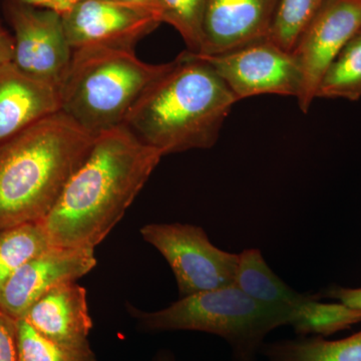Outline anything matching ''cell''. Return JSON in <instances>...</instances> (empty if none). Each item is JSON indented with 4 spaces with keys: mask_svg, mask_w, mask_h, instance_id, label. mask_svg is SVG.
Listing matches in <instances>:
<instances>
[{
    "mask_svg": "<svg viewBox=\"0 0 361 361\" xmlns=\"http://www.w3.org/2000/svg\"><path fill=\"white\" fill-rule=\"evenodd\" d=\"M161 158L123 125L96 135L56 205L40 221L51 245L96 248L122 220Z\"/></svg>",
    "mask_w": 361,
    "mask_h": 361,
    "instance_id": "6da1fadb",
    "label": "cell"
},
{
    "mask_svg": "<svg viewBox=\"0 0 361 361\" xmlns=\"http://www.w3.org/2000/svg\"><path fill=\"white\" fill-rule=\"evenodd\" d=\"M237 99L188 51L137 99L123 126L161 156L212 148Z\"/></svg>",
    "mask_w": 361,
    "mask_h": 361,
    "instance_id": "7a4b0ae2",
    "label": "cell"
},
{
    "mask_svg": "<svg viewBox=\"0 0 361 361\" xmlns=\"http://www.w3.org/2000/svg\"><path fill=\"white\" fill-rule=\"evenodd\" d=\"M94 140L59 111L0 144V230L44 220Z\"/></svg>",
    "mask_w": 361,
    "mask_h": 361,
    "instance_id": "3957f363",
    "label": "cell"
},
{
    "mask_svg": "<svg viewBox=\"0 0 361 361\" xmlns=\"http://www.w3.org/2000/svg\"><path fill=\"white\" fill-rule=\"evenodd\" d=\"M173 63H145L134 49H75L59 90L61 111L94 137L115 129L123 125L137 99Z\"/></svg>",
    "mask_w": 361,
    "mask_h": 361,
    "instance_id": "277c9868",
    "label": "cell"
},
{
    "mask_svg": "<svg viewBox=\"0 0 361 361\" xmlns=\"http://www.w3.org/2000/svg\"><path fill=\"white\" fill-rule=\"evenodd\" d=\"M127 310L148 331L190 330L219 336L229 344L235 361H255L265 337L278 327L290 325L283 312L259 302L236 284L180 297L153 312L130 303Z\"/></svg>",
    "mask_w": 361,
    "mask_h": 361,
    "instance_id": "5b68a950",
    "label": "cell"
},
{
    "mask_svg": "<svg viewBox=\"0 0 361 361\" xmlns=\"http://www.w3.org/2000/svg\"><path fill=\"white\" fill-rule=\"evenodd\" d=\"M240 255L235 284L259 302L281 311L299 336H329L361 322V312L341 302H320L319 295L299 293L271 270L259 249Z\"/></svg>",
    "mask_w": 361,
    "mask_h": 361,
    "instance_id": "8992f818",
    "label": "cell"
},
{
    "mask_svg": "<svg viewBox=\"0 0 361 361\" xmlns=\"http://www.w3.org/2000/svg\"><path fill=\"white\" fill-rule=\"evenodd\" d=\"M142 239L155 247L174 273L180 297L234 285L240 255L213 245L203 228L191 224H148Z\"/></svg>",
    "mask_w": 361,
    "mask_h": 361,
    "instance_id": "52a82bcc",
    "label": "cell"
},
{
    "mask_svg": "<svg viewBox=\"0 0 361 361\" xmlns=\"http://www.w3.org/2000/svg\"><path fill=\"white\" fill-rule=\"evenodd\" d=\"M208 63L237 101L262 94L298 97L302 78L292 52L268 39L214 56L194 54Z\"/></svg>",
    "mask_w": 361,
    "mask_h": 361,
    "instance_id": "ba28073f",
    "label": "cell"
},
{
    "mask_svg": "<svg viewBox=\"0 0 361 361\" xmlns=\"http://www.w3.org/2000/svg\"><path fill=\"white\" fill-rule=\"evenodd\" d=\"M8 18L14 32L11 63L28 77L59 90L73 51L61 14L13 0Z\"/></svg>",
    "mask_w": 361,
    "mask_h": 361,
    "instance_id": "9c48e42d",
    "label": "cell"
},
{
    "mask_svg": "<svg viewBox=\"0 0 361 361\" xmlns=\"http://www.w3.org/2000/svg\"><path fill=\"white\" fill-rule=\"evenodd\" d=\"M360 30L361 0H326L300 35L291 52L302 78L296 99L304 114L316 99L323 75Z\"/></svg>",
    "mask_w": 361,
    "mask_h": 361,
    "instance_id": "30bf717a",
    "label": "cell"
},
{
    "mask_svg": "<svg viewBox=\"0 0 361 361\" xmlns=\"http://www.w3.org/2000/svg\"><path fill=\"white\" fill-rule=\"evenodd\" d=\"M61 16L73 51L90 47L134 49L161 23L149 9L115 0H85Z\"/></svg>",
    "mask_w": 361,
    "mask_h": 361,
    "instance_id": "8fae6325",
    "label": "cell"
},
{
    "mask_svg": "<svg viewBox=\"0 0 361 361\" xmlns=\"http://www.w3.org/2000/svg\"><path fill=\"white\" fill-rule=\"evenodd\" d=\"M96 266L94 249L52 246L9 278L0 292V310L20 319L47 292L77 281Z\"/></svg>",
    "mask_w": 361,
    "mask_h": 361,
    "instance_id": "7c38bea8",
    "label": "cell"
},
{
    "mask_svg": "<svg viewBox=\"0 0 361 361\" xmlns=\"http://www.w3.org/2000/svg\"><path fill=\"white\" fill-rule=\"evenodd\" d=\"M279 0H207L200 54L214 56L268 39Z\"/></svg>",
    "mask_w": 361,
    "mask_h": 361,
    "instance_id": "4fadbf2b",
    "label": "cell"
},
{
    "mask_svg": "<svg viewBox=\"0 0 361 361\" xmlns=\"http://www.w3.org/2000/svg\"><path fill=\"white\" fill-rule=\"evenodd\" d=\"M23 318L42 336L63 348L94 353L89 341L92 320L87 290L77 282L59 285L47 292Z\"/></svg>",
    "mask_w": 361,
    "mask_h": 361,
    "instance_id": "5bb4252c",
    "label": "cell"
},
{
    "mask_svg": "<svg viewBox=\"0 0 361 361\" xmlns=\"http://www.w3.org/2000/svg\"><path fill=\"white\" fill-rule=\"evenodd\" d=\"M61 111L59 90L18 70L0 66V144Z\"/></svg>",
    "mask_w": 361,
    "mask_h": 361,
    "instance_id": "9a60e30c",
    "label": "cell"
},
{
    "mask_svg": "<svg viewBox=\"0 0 361 361\" xmlns=\"http://www.w3.org/2000/svg\"><path fill=\"white\" fill-rule=\"evenodd\" d=\"M261 353L269 361H361V330L339 341L313 336L264 343Z\"/></svg>",
    "mask_w": 361,
    "mask_h": 361,
    "instance_id": "2e32d148",
    "label": "cell"
},
{
    "mask_svg": "<svg viewBox=\"0 0 361 361\" xmlns=\"http://www.w3.org/2000/svg\"><path fill=\"white\" fill-rule=\"evenodd\" d=\"M52 247L40 222L0 230V292L21 266Z\"/></svg>",
    "mask_w": 361,
    "mask_h": 361,
    "instance_id": "e0dca14e",
    "label": "cell"
},
{
    "mask_svg": "<svg viewBox=\"0 0 361 361\" xmlns=\"http://www.w3.org/2000/svg\"><path fill=\"white\" fill-rule=\"evenodd\" d=\"M361 99V30L329 66L318 85L316 99Z\"/></svg>",
    "mask_w": 361,
    "mask_h": 361,
    "instance_id": "ac0fdd59",
    "label": "cell"
},
{
    "mask_svg": "<svg viewBox=\"0 0 361 361\" xmlns=\"http://www.w3.org/2000/svg\"><path fill=\"white\" fill-rule=\"evenodd\" d=\"M325 2L326 0H279L268 39L291 52Z\"/></svg>",
    "mask_w": 361,
    "mask_h": 361,
    "instance_id": "d6986e66",
    "label": "cell"
},
{
    "mask_svg": "<svg viewBox=\"0 0 361 361\" xmlns=\"http://www.w3.org/2000/svg\"><path fill=\"white\" fill-rule=\"evenodd\" d=\"M161 23L178 30L189 52L200 54L207 0H157Z\"/></svg>",
    "mask_w": 361,
    "mask_h": 361,
    "instance_id": "ffe728a7",
    "label": "cell"
},
{
    "mask_svg": "<svg viewBox=\"0 0 361 361\" xmlns=\"http://www.w3.org/2000/svg\"><path fill=\"white\" fill-rule=\"evenodd\" d=\"M16 338L20 361H96L94 353H78L49 341L25 318L16 320Z\"/></svg>",
    "mask_w": 361,
    "mask_h": 361,
    "instance_id": "44dd1931",
    "label": "cell"
},
{
    "mask_svg": "<svg viewBox=\"0 0 361 361\" xmlns=\"http://www.w3.org/2000/svg\"><path fill=\"white\" fill-rule=\"evenodd\" d=\"M0 361H20L16 338V320L0 310Z\"/></svg>",
    "mask_w": 361,
    "mask_h": 361,
    "instance_id": "7402d4cb",
    "label": "cell"
},
{
    "mask_svg": "<svg viewBox=\"0 0 361 361\" xmlns=\"http://www.w3.org/2000/svg\"><path fill=\"white\" fill-rule=\"evenodd\" d=\"M326 296L361 312V288L334 287L327 291Z\"/></svg>",
    "mask_w": 361,
    "mask_h": 361,
    "instance_id": "603a6c76",
    "label": "cell"
},
{
    "mask_svg": "<svg viewBox=\"0 0 361 361\" xmlns=\"http://www.w3.org/2000/svg\"><path fill=\"white\" fill-rule=\"evenodd\" d=\"M20 1L30 4V6L51 9V11H56L59 14H63L73 8V6H77L80 2L85 1V0H20Z\"/></svg>",
    "mask_w": 361,
    "mask_h": 361,
    "instance_id": "cb8c5ba5",
    "label": "cell"
},
{
    "mask_svg": "<svg viewBox=\"0 0 361 361\" xmlns=\"http://www.w3.org/2000/svg\"><path fill=\"white\" fill-rule=\"evenodd\" d=\"M13 37L0 25V66L13 61Z\"/></svg>",
    "mask_w": 361,
    "mask_h": 361,
    "instance_id": "d4e9b609",
    "label": "cell"
},
{
    "mask_svg": "<svg viewBox=\"0 0 361 361\" xmlns=\"http://www.w3.org/2000/svg\"><path fill=\"white\" fill-rule=\"evenodd\" d=\"M115 1L130 4V6L144 7V8L149 9L152 13H155L161 21L160 13H159V7L158 4H157V0H115Z\"/></svg>",
    "mask_w": 361,
    "mask_h": 361,
    "instance_id": "484cf974",
    "label": "cell"
},
{
    "mask_svg": "<svg viewBox=\"0 0 361 361\" xmlns=\"http://www.w3.org/2000/svg\"><path fill=\"white\" fill-rule=\"evenodd\" d=\"M155 361H175L174 356L169 353H161L158 355Z\"/></svg>",
    "mask_w": 361,
    "mask_h": 361,
    "instance_id": "4316f807",
    "label": "cell"
}]
</instances>
